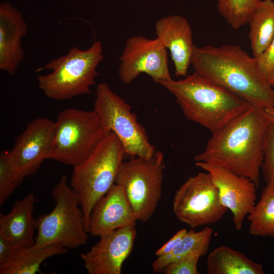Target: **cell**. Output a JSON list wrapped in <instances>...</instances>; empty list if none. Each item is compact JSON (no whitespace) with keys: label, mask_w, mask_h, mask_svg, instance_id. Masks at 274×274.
<instances>
[{"label":"cell","mask_w":274,"mask_h":274,"mask_svg":"<svg viewBox=\"0 0 274 274\" xmlns=\"http://www.w3.org/2000/svg\"><path fill=\"white\" fill-rule=\"evenodd\" d=\"M165 164L162 152L152 157H136L123 161L115 183L124 189L137 221H148L155 212L162 195Z\"/></svg>","instance_id":"obj_8"},{"label":"cell","mask_w":274,"mask_h":274,"mask_svg":"<svg viewBox=\"0 0 274 274\" xmlns=\"http://www.w3.org/2000/svg\"><path fill=\"white\" fill-rule=\"evenodd\" d=\"M195 164L211 175L222 204L231 212L235 228L240 230L245 217L255 204L257 188L255 184L250 179L219 165L201 161L196 162Z\"/></svg>","instance_id":"obj_13"},{"label":"cell","mask_w":274,"mask_h":274,"mask_svg":"<svg viewBox=\"0 0 274 274\" xmlns=\"http://www.w3.org/2000/svg\"><path fill=\"white\" fill-rule=\"evenodd\" d=\"M125 156L121 143L110 131L90 156L74 167L70 186L78 197L88 232L91 212L115 183Z\"/></svg>","instance_id":"obj_5"},{"label":"cell","mask_w":274,"mask_h":274,"mask_svg":"<svg viewBox=\"0 0 274 274\" xmlns=\"http://www.w3.org/2000/svg\"><path fill=\"white\" fill-rule=\"evenodd\" d=\"M194 72L239 98L265 109L274 106V88L261 73L257 60L237 45L195 46Z\"/></svg>","instance_id":"obj_2"},{"label":"cell","mask_w":274,"mask_h":274,"mask_svg":"<svg viewBox=\"0 0 274 274\" xmlns=\"http://www.w3.org/2000/svg\"><path fill=\"white\" fill-rule=\"evenodd\" d=\"M10 156L9 151L0 154V206H2L22 182Z\"/></svg>","instance_id":"obj_25"},{"label":"cell","mask_w":274,"mask_h":274,"mask_svg":"<svg viewBox=\"0 0 274 274\" xmlns=\"http://www.w3.org/2000/svg\"><path fill=\"white\" fill-rule=\"evenodd\" d=\"M110 132L94 110L65 109L54 122L48 159L78 165L91 155Z\"/></svg>","instance_id":"obj_7"},{"label":"cell","mask_w":274,"mask_h":274,"mask_svg":"<svg viewBox=\"0 0 274 274\" xmlns=\"http://www.w3.org/2000/svg\"><path fill=\"white\" fill-rule=\"evenodd\" d=\"M267 82L271 86L274 85V73L268 78Z\"/></svg>","instance_id":"obj_32"},{"label":"cell","mask_w":274,"mask_h":274,"mask_svg":"<svg viewBox=\"0 0 274 274\" xmlns=\"http://www.w3.org/2000/svg\"><path fill=\"white\" fill-rule=\"evenodd\" d=\"M207 269L209 274H263L262 265L243 253L221 246L208 255Z\"/></svg>","instance_id":"obj_20"},{"label":"cell","mask_w":274,"mask_h":274,"mask_svg":"<svg viewBox=\"0 0 274 274\" xmlns=\"http://www.w3.org/2000/svg\"><path fill=\"white\" fill-rule=\"evenodd\" d=\"M173 208L177 219L192 228L218 222L228 210L222 204L218 189L208 172L189 178L178 188Z\"/></svg>","instance_id":"obj_10"},{"label":"cell","mask_w":274,"mask_h":274,"mask_svg":"<svg viewBox=\"0 0 274 274\" xmlns=\"http://www.w3.org/2000/svg\"><path fill=\"white\" fill-rule=\"evenodd\" d=\"M248 24L253 56L257 58L264 51L274 37V1L261 0Z\"/></svg>","instance_id":"obj_21"},{"label":"cell","mask_w":274,"mask_h":274,"mask_svg":"<svg viewBox=\"0 0 274 274\" xmlns=\"http://www.w3.org/2000/svg\"><path fill=\"white\" fill-rule=\"evenodd\" d=\"M119 59L118 75L125 84H130L141 73L147 74L158 84L172 79L168 66L167 49L157 38L130 37Z\"/></svg>","instance_id":"obj_11"},{"label":"cell","mask_w":274,"mask_h":274,"mask_svg":"<svg viewBox=\"0 0 274 274\" xmlns=\"http://www.w3.org/2000/svg\"><path fill=\"white\" fill-rule=\"evenodd\" d=\"M136 237L135 225H130L100 237L98 242L81 255L87 272L121 274L122 264L130 254Z\"/></svg>","instance_id":"obj_14"},{"label":"cell","mask_w":274,"mask_h":274,"mask_svg":"<svg viewBox=\"0 0 274 274\" xmlns=\"http://www.w3.org/2000/svg\"><path fill=\"white\" fill-rule=\"evenodd\" d=\"M249 232L256 236H274V187L268 184L262 190L260 200L248 214Z\"/></svg>","instance_id":"obj_23"},{"label":"cell","mask_w":274,"mask_h":274,"mask_svg":"<svg viewBox=\"0 0 274 274\" xmlns=\"http://www.w3.org/2000/svg\"><path fill=\"white\" fill-rule=\"evenodd\" d=\"M255 58L261 73L267 80L274 73V37L264 51Z\"/></svg>","instance_id":"obj_28"},{"label":"cell","mask_w":274,"mask_h":274,"mask_svg":"<svg viewBox=\"0 0 274 274\" xmlns=\"http://www.w3.org/2000/svg\"><path fill=\"white\" fill-rule=\"evenodd\" d=\"M27 31L22 14L8 2L0 5V69L13 75L24 58L21 40Z\"/></svg>","instance_id":"obj_17"},{"label":"cell","mask_w":274,"mask_h":274,"mask_svg":"<svg viewBox=\"0 0 274 274\" xmlns=\"http://www.w3.org/2000/svg\"><path fill=\"white\" fill-rule=\"evenodd\" d=\"M265 109L252 105L212 133L196 162L219 165L251 180L258 188L266 132L270 123Z\"/></svg>","instance_id":"obj_1"},{"label":"cell","mask_w":274,"mask_h":274,"mask_svg":"<svg viewBox=\"0 0 274 274\" xmlns=\"http://www.w3.org/2000/svg\"><path fill=\"white\" fill-rule=\"evenodd\" d=\"M35 203V195L30 193L15 201L9 213L0 214V233L10 239L14 245H34L36 219L32 214Z\"/></svg>","instance_id":"obj_18"},{"label":"cell","mask_w":274,"mask_h":274,"mask_svg":"<svg viewBox=\"0 0 274 274\" xmlns=\"http://www.w3.org/2000/svg\"><path fill=\"white\" fill-rule=\"evenodd\" d=\"M261 0H217L220 15L234 29L246 24Z\"/></svg>","instance_id":"obj_24"},{"label":"cell","mask_w":274,"mask_h":274,"mask_svg":"<svg viewBox=\"0 0 274 274\" xmlns=\"http://www.w3.org/2000/svg\"><path fill=\"white\" fill-rule=\"evenodd\" d=\"M54 131V122L39 118L30 122L15 139L9 151L20 178L33 175L44 160L48 159Z\"/></svg>","instance_id":"obj_12"},{"label":"cell","mask_w":274,"mask_h":274,"mask_svg":"<svg viewBox=\"0 0 274 274\" xmlns=\"http://www.w3.org/2000/svg\"><path fill=\"white\" fill-rule=\"evenodd\" d=\"M274 88V85L272 86ZM265 114L270 121L274 122V106L265 109Z\"/></svg>","instance_id":"obj_31"},{"label":"cell","mask_w":274,"mask_h":274,"mask_svg":"<svg viewBox=\"0 0 274 274\" xmlns=\"http://www.w3.org/2000/svg\"><path fill=\"white\" fill-rule=\"evenodd\" d=\"M171 92L185 117L214 133L248 110L249 102L195 72L182 80L161 82Z\"/></svg>","instance_id":"obj_3"},{"label":"cell","mask_w":274,"mask_h":274,"mask_svg":"<svg viewBox=\"0 0 274 274\" xmlns=\"http://www.w3.org/2000/svg\"><path fill=\"white\" fill-rule=\"evenodd\" d=\"M187 232V230L186 229H182L177 231L166 243L155 252V255L157 256H160L170 252L177 247Z\"/></svg>","instance_id":"obj_29"},{"label":"cell","mask_w":274,"mask_h":274,"mask_svg":"<svg viewBox=\"0 0 274 274\" xmlns=\"http://www.w3.org/2000/svg\"><path fill=\"white\" fill-rule=\"evenodd\" d=\"M261 169L266 184L274 187V122L271 121L265 136Z\"/></svg>","instance_id":"obj_26"},{"label":"cell","mask_w":274,"mask_h":274,"mask_svg":"<svg viewBox=\"0 0 274 274\" xmlns=\"http://www.w3.org/2000/svg\"><path fill=\"white\" fill-rule=\"evenodd\" d=\"M51 196L55 201L53 210L36 219L37 235L32 246L41 248L60 245L68 249L85 245L88 239L84 215L76 193L62 175L53 188Z\"/></svg>","instance_id":"obj_6"},{"label":"cell","mask_w":274,"mask_h":274,"mask_svg":"<svg viewBox=\"0 0 274 274\" xmlns=\"http://www.w3.org/2000/svg\"><path fill=\"white\" fill-rule=\"evenodd\" d=\"M102 59V44L99 41L94 42L85 50L73 47L66 54L37 69L38 72L52 71L38 77L39 87L47 97L56 100H68L88 94L99 75L96 67Z\"/></svg>","instance_id":"obj_4"},{"label":"cell","mask_w":274,"mask_h":274,"mask_svg":"<svg viewBox=\"0 0 274 274\" xmlns=\"http://www.w3.org/2000/svg\"><path fill=\"white\" fill-rule=\"evenodd\" d=\"M155 31L157 38L170 52L175 75L187 76L195 47L188 20L179 15L161 18L155 23Z\"/></svg>","instance_id":"obj_16"},{"label":"cell","mask_w":274,"mask_h":274,"mask_svg":"<svg viewBox=\"0 0 274 274\" xmlns=\"http://www.w3.org/2000/svg\"><path fill=\"white\" fill-rule=\"evenodd\" d=\"M14 247L12 242L3 234L0 233V265L9 259Z\"/></svg>","instance_id":"obj_30"},{"label":"cell","mask_w":274,"mask_h":274,"mask_svg":"<svg viewBox=\"0 0 274 274\" xmlns=\"http://www.w3.org/2000/svg\"><path fill=\"white\" fill-rule=\"evenodd\" d=\"M68 250L60 245L41 248L14 245L8 260L0 265V274H36L47 258L66 253Z\"/></svg>","instance_id":"obj_19"},{"label":"cell","mask_w":274,"mask_h":274,"mask_svg":"<svg viewBox=\"0 0 274 274\" xmlns=\"http://www.w3.org/2000/svg\"><path fill=\"white\" fill-rule=\"evenodd\" d=\"M213 234L211 228L205 227L196 232L187 231L177 247L169 253L160 256L153 262L152 267L155 272H160L168 263L193 254L203 256L208 251Z\"/></svg>","instance_id":"obj_22"},{"label":"cell","mask_w":274,"mask_h":274,"mask_svg":"<svg viewBox=\"0 0 274 274\" xmlns=\"http://www.w3.org/2000/svg\"><path fill=\"white\" fill-rule=\"evenodd\" d=\"M136 221L123 188L115 183L94 206L88 232L100 238L118 228L135 225Z\"/></svg>","instance_id":"obj_15"},{"label":"cell","mask_w":274,"mask_h":274,"mask_svg":"<svg viewBox=\"0 0 274 274\" xmlns=\"http://www.w3.org/2000/svg\"><path fill=\"white\" fill-rule=\"evenodd\" d=\"M105 126L121 143L126 156L150 158L156 152L144 127L131 111L130 106L105 83L96 90L94 109Z\"/></svg>","instance_id":"obj_9"},{"label":"cell","mask_w":274,"mask_h":274,"mask_svg":"<svg viewBox=\"0 0 274 274\" xmlns=\"http://www.w3.org/2000/svg\"><path fill=\"white\" fill-rule=\"evenodd\" d=\"M200 255L193 254L170 262L160 271L165 274H198L197 263Z\"/></svg>","instance_id":"obj_27"}]
</instances>
